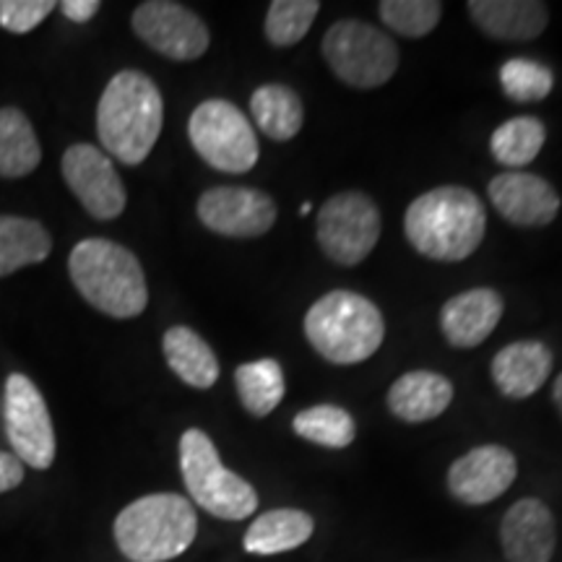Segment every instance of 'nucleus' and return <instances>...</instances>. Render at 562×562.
<instances>
[{"mask_svg":"<svg viewBox=\"0 0 562 562\" xmlns=\"http://www.w3.org/2000/svg\"><path fill=\"white\" fill-rule=\"evenodd\" d=\"M404 229L412 248L422 256L456 263L472 256L482 245L487 214L469 188L440 186L409 203Z\"/></svg>","mask_w":562,"mask_h":562,"instance_id":"f257e3e1","label":"nucleus"},{"mask_svg":"<svg viewBox=\"0 0 562 562\" xmlns=\"http://www.w3.org/2000/svg\"><path fill=\"white\" fill-rule=\"evenodd\" d=\"M165 123V102L149 76L121 70L110 79L97 108V136L104 151L136 167L149 157Z\"/></svg>","mask_w":562,"mask_h":562,"instance_id":"f03ea898","label":"nucleus"},{"mask_svg":"<svg viewBox=\"0 0 562 562\" xmlns=\"http://www.w3.org/2000/svg\"><path fill=\"white\" fill-rule=\"evenodd\" d=\"M68 273L91 307L110 318H136L146 311L149 286L138 258L123 245L89 237L70 250Z\"/></svg>","mask_w":562,"mask_h":562,"instance_id":"7ed1b4c3","label":"nucleus"},{"mask_svg":"<svg viewBox=\"0 0 562 562\" xmlns=\"http://www.w3.org/2000/svg\"><path fill=\"white\" fill-rule=\"evenodd\" d=\"M199 516L175 492L138 497L115 518V542L131 562H167L193 544Z\"/></svg>","mask_w":562,"mask_h":562,"instance_id":"20e7f679","label":"nucleus"},{"mask_svg":"<svg viewBox=\"0 0 562 562\" xmlns=\"http://www.w3.org/2000/svg\"><path fill=\"white\" fill-rule=\"evenodd\" d=\"M305 336L323 360L357 364L381 349L385 323L375 302L357 292L336 290L313 302L305 315Z\"/></svg>","mask_w":562,"mask_h":562,"instance_id":"39448f33","label":"nucleus"},{"mask_svg":"<svg viewBox=\"0 0 562 562\" xmlns=\"http://www.w3.org/2000/svg\"><path fill=\"white\" fill-rule=\"evenodd\" d=\"M180 472L193 503L224 521H243L256 513L258 495L240 474L229 472L220 451L203 430H186L180 438Z\"/></svg>","mask_w":562,"mask_h":562,"instance_id":"423d86ee","label":"nucleus"},{"mask_svg":"<svg viewBox=\"0 0 562 562\" xmlns=\"http://www.w3.org/2000/svg\"><path fill=\"white\" fill-rule=\"evenodd\" d=\"M323 58L344 83L375 89L398 68V47L389 34L357 19H344L323 37Z\"/></svg>","mask_w":562,"mask_h":562,"instance_id":"0eeeda50","label":"nucleus"},{"mask_svg":"<svg viewBox=\"0 0 562 562\" xmlns=\"http://www.w3.org/2000/svg\"><path fill=\"white\" fill-rule=\"evenodd\" d=\"M188 136L199 157L220 172H250L261 154L250 121L227 100L201 102L188 121Z\"/></svg>","mask_w":562,"mask_h":562,"instance_id":"6e6552de","label":"nucleus"},{"mask_svg":"<svg viewBox=\"0 0 562 562\" xmlns=\"http://www.w3.org/2000/svg\"><path fill=\"white\" fill-rule=\"evenodd\" d=\"M315 237L334 263L357 266L381 240V211L364 193H336L318 211Z\"/></svg>","mask_w":562,"mask_h":562,"instance_id":"1a4fd4ad","label":"nucleus"},{"mask_svg":"<svg viewBox=\"0 0 562 562\" xmlns=\"http://www.w3.org/2000/svg\"><path fill=\"white\" fill-rule=\"evenodd\" d=\"M5 435L13 448V456L26 467L45 469L55 461V430L50 412L37 385L21 372H11L5 381Z\"/></svg>","mask_w":562,"mask_h":562,"instance_id":"9d476101","label":"nucleus"},{"mask_svg":"<svg viewBox=\"0 0 562 562\" xmlns=\"http://www.w3.org/2000/svg\"><path fill=\"white\" fill-rule=\"evenodd\" d=\"M133 32L170 60H199L209 50V26L199 13L172 0H146L133 11Z\"/></svg>","mask_w":562,"mask_h":562,"instance_id":"9b49d317","label":"nucleus"},{"mask_svg":"<svg viewBox=\"0 0 562 562\" xmlns=\"http://www.w3.org/2000/svg\"><path fill=\"white\" fill-rule=\"evenodd\" d=\"M60 170L66 186L94 220L110 222L125 211V186L102 149L91 144H74L63 154Z\"/></svg>","mask_w":562,"mask_h":562,"instance_id":"f8f14e48","label":"nucleus"},{"mask_svg":"<svg viewBox=\"0 0 562 562\" xmlns=\"http://www.w3.org/2000/svg\"><path fill=\"white\" fill-rule=\"evenodd\" d=\"M199 220L222 237H261L277 222V203L256 188L220 186L199 199Z\"/></svg>","mask_w":562,"mask_h":562,"instance_id":"ddd939ff","label":"nucleus"},{"mask_svg":"<svg viewBox=\"0 0 562 562\" xmlns=\"http://www.w3.org/2000/svg\"><path fill=\"white\" fill-rule=\"evenodd\" d=\"M518 463L508 448L480 446L463 453L448 472V490L456 501L467 505H484L497 501L516 482Z\"/></svg>","mask_w":562,"mask_h":562,"instance_id":"4468645a","label":"nucleus"},{"mask_svg":"<svg viewBox=\"0 0 562 562\" xmlns=\"http://www.w3.org/2000/svg\"><path fill=\"white\" fill-rule=\"evenodd\" d=\"M490 201L516 227H547L560 211V195L531 172H503L490 182Z\"/></svg>","mask_w":562,"mask_h":562,"instance_id":"2eb2a0df","label":"nucleus"},{"mask_svg":"<svg viewBox=\"0 0 562 562\" xmlns=\"http://www.w3.org/2000/svg\"><path fill=\"white\" fill-rule=\"evenodd\" d=\"M501 542L510 562H550L554 552V518L537 497H524L505 513Z\"/></svg>","mask_w":562,"mask_h":562,"instance_id":"dca6fc26","label":"nucleus"},{"mask_svg":"<svg viewBox=\"0 0 562 562\" xmlns=\"http://www.w3.org/2000/svg\"><path fill=\"white\" fill-rule=\"evenodd\" d=\"M503 311L505 302L501 294L490 286H476V290L456 294L442 305L440 331L448 344L459 349L480 347L497 328Z\"/></svg>","mask_w":562,"mask_h":562,"instance_id":"f3484780","label":"nucleus"},{"mask_svg":"<svg viewBox=\"0 0 562 562\" xmlns=\"http://www.w3.org/2000/svg\"><path fill=\"white\" fill-rule=\"evenodd\" d=\"M552 372V351L542 341H516L492 360V381L508 398H529Z\"/></svg>","mask_w":562,"mask_h":562,"instance_id":"a211bd4d","label":"nucleus"},{"mask_svg":"<svg viewBox=\"0 0 562 562\" xmlns=\"http://www.w3.org/2000/svg\"><path fill=\"white\" fill-rule=\"evenodd\" d=\"M469 13L487 37L503 42L537 40L550 21L547 5L537 0H472Z\"/></svg>","mask_w":562,"mask_h":562,"instance_id":"6ab92c4d","label":"nucleus"},{"mask_svg":"<svg viewBox=\"0 0 562 562\" xmlns=\"http://www.w3.org/2000/svg\"><path fill=\"white\" fill-rule=\"evenodd\" d=\"M453 402V385L432 370H412L389 391V409L404 422H430Z\"/></svg>","mask_w":562,"mask_h":562,"instance_id":"aec40b11","label":"nucleus"},{"mask_svg":"<svg viewBox=\"0 0 562 562\" xmlns=\"http://www.w3.org/2000/svg\"><path fill=\"white\" fill-rule=\"evenodd\" d=\"M167 364H170L175 375L191 389L206 391L220 381V360H216L214 349L201 339L193 328L172 326L161 341Z\"/></svg>","mask_w":562,"mask_h":562,"instance_id":"412c9836","label":"nucleus"},{"mask_svg":"<svg viewBox=\"0 0 562 562\" xmlns=\"http://www.w3.org/2000/svg\"><path fill=\"white\" fill-rule=\"evenodd\" d=\"M313 518L297 508H277L261 513L245 531L243 547L250 554H281L297 550L313 537Z\"/></svg>","mask_w":562,"mask_h":562,"instance_id":"4be33fe9","label":"nucleus"},{"mask_svg":"<svg viewBox=\"0 0 562 562\" xmlns=\"http://www.w3.org/2000/svg\"><path fill=\"white\" fill-rule=\"evenodd\" d=\"M53 237L40 222L24 216H0V277L37 266L50 256Z\"/></svg>","mask_w":562,"mask_h":562,"instance_id":"5701e85b","label":"nucleus"},{"mask_svg":"<svg viewBox=\"0 0 562 562\" xmlns=\"http://www.w3.org/2000/svg\"><path fill=\"white\" fill-rule=\"evenodd\" d=\"M250 115L263 136L273 140H290L300 133L305 121V108L297 91L284 83H266L258 87L250 97Z\"/></svg>","mask_w":562,"mask_h":562,"instance_id":"b1692460","label":"nucleus"},{"mask_svg":"<svg viewBox=\"0 0 562 562\" xmlns=\"http://www.w3.org/2000/svg\"><path fill=\"white\" fill-rule=\"evenodd\" d=\"M42 149L30 117L16 108L0 110V178H26L40 167Z\"/></svg>","mask_w":562,"mask_h":562,"instance_id":"393cba45","label":"nucleus"},{"mask_svg":"<svg viewBox=\"0 0 562 562\" xmlns=\"http://www.w3.org/2000/svg\"><path fill=\"white\" fill-rule=\"evenodd\" d=\"M237 396L252 417H269L284 398V372L277 360L245 362L235 370Z\"/></svg>","mask_w":562,"mask_h":562,"instance_id":"a878e982","label":"nucleus"},{"mask_svg":"<svg viewBox=\"0 0 562 562\" xmlns=\"http://www.w3.org/2000/svg\"><path fill=\"white\" fill-rule=\"evenodd\" d=\"M547 138V128L539 117H513L492 133L490 149L492 157L510 170H521L539 157Z\"/></svg>","mask_w":562,"mask_h":562,"instance_id":"bb28decb","label":"nucleus"},{"mask_svg":"<svg viewBox=\"0 0 562 562\" xmlns=\"http://www.w3.org/2000/svg\"><path fill=\"white\" fill-rule=\"evenodd\" d=\"M292 427L300 438L323 448H347L357 435V425L351 419V414L334 404H318L300 412L294 417Z\"/></svg>","mask_w":562,"mask_h":562,"instance_id":"cd10ccee","label":"nucleus"},{"mask_svg":"<svg viewBox=\"0 0 562 562\" xmlns=\"http://www.w3.org/2000/svg\"><path fill=\"white\" fill-rule=\"evenodd\" d=\"M318 11V0H273L266 13V37L277 47L297 45L311 32Z\"/></svg>","mask_w":562,"mask_h":562,"instance_id":"c85d7f7f","label":"nucleus"},{"mask_svg":"<svg viewBox=\"0 0 562 562\" xmlns=\"http://www.w3.org/2000/svg\"><path fill=\"white\" fill-rule=\"evenodd\" d=\"M383 24L402 37H427L442 16L438 0H383L381 9Z\"/></svg>","mask_w":562,"mask_h":562,"instance_id":"c756f323","label":"nucleus"},{"mask_svg":"<svg viewBox=\"0 0 562 562\" xmlns=\"http://www.w3.org/2000/svg\"><path fill=\"white\" fill-rule=\"evenodd\" d=\"M501 87L513 102H542L554 87V76L542 63L513 58L501 68Z\"/></svg>","mask_w":562,"mask_h":562,"instance_id":"7c9ffc66","label":"nucleus"},{"mask_svg":"<svg viewBox=\"0 0 562 562\" xmlns=\"http://www.w3.org/2000/svg\"><path fill=\"white\" fill-rule=\"evenodd\" d=\"M55 9L53 0H0V26L11 34H30Z\"/></svg>","mask_w":562,"mask_h":562,"instance_id":"2f4dec72","label":"nucleus"},{"mask_svg":"<svg viewBox=\"0 0 562 562\" xmlns=\"http://www.w3.org/2000/svg\"><path fill=\"white\" fill-rule=\"evenodd\" d=\"M24 482V463L9 451H0V495L16 490Z\"/></svg>","mask_w":562,"mask_h":562,"instance_id":"473e14b6","label":"nucleus"},{"mask_svg":"<svg viewBox=\"0 0 562 562\" xmlns=\"http://www.w3.org/2000/svg\"><path fill=\"white\" fill-rule=\"evenodd\" d=\"M58 9L63 11V16L74 21V24H87V21L97 16V11L102 9V3L100 0H63Z\"/></svg>","mask_w":562,"mask_h":562,"instance_id":"72a5a7b5","label":"nucleus"},{"mask_svg":"<svg viewBox=\"0 0 562 562\" xmlns=\"http://www.w3.org/2000/svg\"><path fill=\"white\" fill-rule=\"evenodd\" d=\"M552 396H554V404L560 406V414H562V372H560V375H558V381H554Z\"/></svg>","mask_w":562,"mask_h":562,"instance_id":"f704fd0d","label":"nucleus"},{"mask_svg":"<svg viewBox=\"0 0 562 562\" xmlns=\"http://www.w3.org/2000/svg\"><path fill=\"white\" fill-rule=\"evenodd\" d=\"M302 214H311V211H313V203H302Z\"/></svg>","mask_w":562,"mask_h":562,"instance_id":"c9c22d12","label":"nucleus"}]
</instances>
